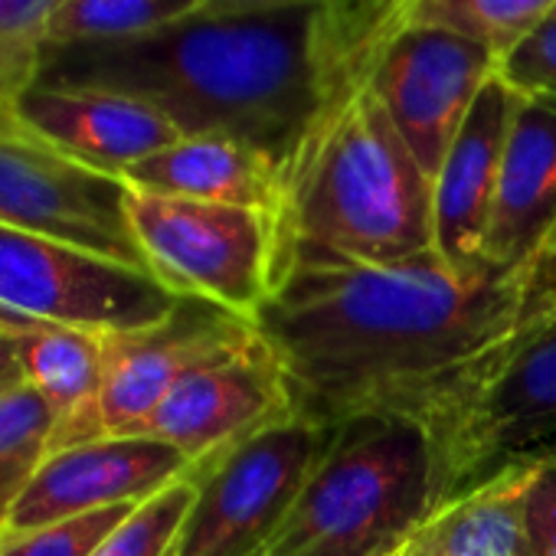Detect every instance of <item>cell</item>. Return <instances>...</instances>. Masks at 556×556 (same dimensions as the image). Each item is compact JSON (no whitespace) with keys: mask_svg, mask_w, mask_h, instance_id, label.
Listing matches in <instances>:
<instances>
[{"mask_svg":"<svg viewBox=\"0 0 556 556\" xmlns=\"http://www.w3.org/2000/svg\"><path fill=\"white\" fill-rule=\"evenodd\" d=\"M527 282L439 255L400 265H299L271 286L255 334L295 419L341 429L400 416L426 429L520 341Z\"/></svg>","mask_w":556,"mask_h":556,"instance_id":"cell-1","label":"cell"},{"mask_svg":"<svg viewBox=\"0 0 556 556\" xmlns=\"http://www.w3.org/2000/svg\"><path fill=\"white\" fill-rule=\"evenodd\" d=\"M403 0H302L200 11L144 37L47 47L37 86L148 102L180 135L258 151L282 187L318 128L367 86Z\"/></svg>","mask_w":556,"mask_h":556,"instance_id":"cell-2","label":"cell"},{"mask_svg":"<svg viewBox=\"0 0 556 556\" xmlns=\"http://www.w3.org/2000/svg\"><path fill=\"white\" fill-rule=\"evenodd\" d=\"M435 255V184L370 86L308 141L275 213L271 286L299 265H400Z\"/></svg>","mask_w":556,"mask_h":556,"instance_id":"cell-3","label":"cell"},{"mask_svg":"<svg viewBox=\"0 0 556 556\" xmlns=\"http://www.w3.org/2000/svg\"><path fill=\"white\" fill-rule=\"evenodd\" d=\"M429 475L413 419H354L334 429L262 556H380L426 517Z\"/></svg>","mask_w":556,"mask_h":556,"instance_id":"cell-4","label":"cell"},{"mask_svg":"<svg viewBox=\"0 0 556 556\" xmlns=\"http://www.w3.org/2000/svg\"><path fill=\"white\" fill-rule=\"evenodd\" d=\"M422 432L432 455L426 517L510 465L556 458V318L527 325L504 361Z\"/></svg>","mask_w":556,"mask_h":556,"instance_id":"cell-5","label":"cell"},{"mask_svg":"<svg viewBox=\"0 0 556 556\" xmlns=\"http://www.w3.org/2000/svg\"><path fill=\"white\" fill-rule=\"evenodd\" d=\"M128 219L148 271L167 292L216 305L252 325L271 292V213L128 187Z\"/></svg>","mask_w":556,"mask_h":556,"instance_id":"cell-6","label":"cell"},{"mask_svg":"<svg viewBox=\"0 0 556 556\" xmlns=\"http://www.w3.org/2000/svg\"><path fill=\"white\" fill-rule=\"evenodd\" d=\"M331 435L292 416L200 458L197 497L164 556H262Z\"/></svg>","mask_w":556,"mask_h":556,"instance_id":"cell-7","label":"cell"},{"mask_svg":"<svg viewBox=\"0 0 556 556\" xmlns=\"http://www.w3.org/2000/svg\"><path fill=\"white\" fill-rule=\"evenodd\" d=\"M0 305L92 334H131L161 325L180 299L151 271L0 226Z\"/></svg>","mask_w":556,"mask_h":556,"instance_id":"cell-8","label":"cell"},{"mask_svg":"<svg viewBox=\"0 0 556 556\" xmlns=\"http://www.w3.org/2000/svg\"><path fill=\"white\" fill-rule=\"evenodd\" d=\"M0 226L148 271L128 219V184L92 170L0 109Z\"/></svg>","mask_w":556,"mask_h":556,"instance_id":"cell-9","label":"cell"},{"mask_svg":"<svg viewBox=\"0 0 556 556\" xmlns=\"http://www.w3.org/2000/svg\"><path fill=\"white\" fill-rule=\"evenodd\" d=\"M255 328L216 305L180 299V305L154 328L109 334L105 380L89 416L60 435L50 452L96 439L138 435L164 396L200 364L245 344Z\"/></svg>","mask_w":556,"mask_h":556,"instance_id":"cell-10","label":"cell"},{"mask_svg":"<svg viewBox=\"0 0 556 556\" xmlns=\"http://www.w3.org/2000/svg\"><path fill=\"white\" fill-rule=\"evenodd\" d=\"M497 63L488 47L442 27H400L380 50L367 86L432 184Z\"/></svg>","mask_w":556,"mask_h":556,"instance_id":"cell-11","label":"cell"},{"mask_svg":"<svg viewBox=\"0 0 556 556\" xmlns=\"http://www.w3.org/2000/svg\"><path fill=\"white\" fill-rule=\"evenodd\" d=\"M193 465L197 462L180 448L148 435L96 439L50 452L8 507L0 536L40 530L118 504H144Z\"/></svg>","mask_w":556,"mask_h":556,"instance_id":"cell-12","label":"cell"},{"mask_svg":"<svg viewBox=\"0 0 556 556\" xmlns=\"http://www.w3.org/2000/svg\"><path fill=\"white\" fill-rule=\"evenodd\" d=\"M282 419H292L282 370L262 338L252 334L245 344L190 370L138 435L161 439L200 462Z\"/></svg>","mask_w":556,"mask_h":556,"instance_id":"cell-13","label":"cell"},{"mask_svg":"<svg viewBox=\"0 0 556 556\" xmlns=\"http://www.w3.org/2000/svg\"><path fill=\"white\" fill-rule=\"evenodd\" d=\"M556 236V99L520 96L491 219L481 242V265L527 282L530 268Z\"/></svg>","mask_w":556,"mask_h":556,"instance_id":"cell-14","label":"cell"},{"mask_svg":"<svg viewBox=\"0 0 556 556\" xmlns=\"http://www.w3.org/2000/svg\"><path fill=\"white\" fill-rule=\"evenodd\" d=\"M517 105L520 92L494 73L435 174V255L455 268L481 265V242Z\"/></svg>","mask_w":556,"mask_h":556,"instance_id":"cell-15","label":"cell"},{"mask_svg":"<svg viewBox=\"0 0 556 556\" xmlns=\"http://www.w3.org/2000/svg\"><path fill=\"white\" fill-rule=\"evenodd\" d=\"M11 112L73 161L112 177L184 138L148 102L105 89L34 86Z\"/></svg>","mask_w":556,"mask_h":556,"instance_id":"cell-16","label":"cell"},{"mask_svg":"<svg viewBox=\"0 0 556 556\" xmlns=\"http://www.w3.org/2000/svg\"><path fill=\"white\" fill-rule=\"evenodd\" d=\"M122 180L131 190L249 206L262 213H278L282 206V177L249 144L226 135H184L157 154L131 164Z\"/></svg>","mask_w":556,"mask_h":556,"instance_id":"cell-17","label":"cell"},{"mask_svg":"<svg viewBox=\"0 0 556 556\" xmlns=\"http://www.w3.org/2000/svg\"><path fill=\"white\" fill-rule=\"evenodd\" d=\"M540 462L510 465L409 530L416 556H530L527 494Z\"/></svg>","mask_w":556,"mask_h":556,"instance_id":"cell-18","label":"cell"},{"mask_svg":"<svg viewBox=\"0 0 556 556\" xmlns=\"http://www.w3.org/2000/svg\"><path fill=\"white\" fill-rule=\"evenodd\" d=\"M105 341L109 334L63 325H37L34 331L14 338L24 383L43 396L56 416L53 442L89 416L105 380Z\"/></svg>","mask_w":556,"mask_h":556,"instance_id":"cell-19","label":"cell"},{"mask_svg":"<svg viewBox=\"0 0 556 556\" xmlns=\"http://www.w3.org/2000/svg\"><path fill=\"white\" fill-rule=\"evenodd\" d=\"M553 8L556 0H403L400 27H442L504 60Z\"/></svg>","mask_w":556,"mask_h":556,"instance_id":"cell-20","label":"cell"},{"mask_svg":"<svg viewBox=\"0 0 556 556\" xmlns=\"http://www.w3.org/2000/svg\"><path fill=\"white\" fill-rule=\"evenodd\" d=\"M203 8L206 0H60L50 21V47L144 37Z\"/></svg>","mask_w":556,"mask_h":556,"instance_id":"cell-21","label":"cell"},{"mask_svg":"<svg viewBox=\"0 0 556 556\" xmlns=\"http://www.w3.org/2000/svg\"><path fill=\"white\" fill-rule=\"evenodd\" d=\"M56 416L27 383L0 393V520L50 455Z\"/></svg>","mask_w":556,"mask_h":556,"instance_id":"cell-22","label":"cell"},{"mask_svg":"<svg viewBox=\"0 0 556 556\" xmlns=\"http://www.w3.org/2000/svg\"><path fill=\"white\" fill-rule=\"evenodd\" d=\"M60 0H0V109H14L40 79Z\"/></svg>","mask_w":556,"mask_h":556,"instance_id":"cell-23","label":"cell"},{"mask_svg":"<svg viewBox=\"0 0 556 556\" xmlns=\"http://www.w3.org/2000/svg\"><path fill=\"white\" fill-rule=\"evenodd\" d=\"M197 488H200V462L184 478H177L174 484L138 504L102 540V546L92 556H164L197 497Z\"/></svg>","mask_w":556,"mask_h":556,"instance_id":"cell-24","label":"cell"},{"mask_svg":"<svg viewBox=\"0 0 556 556\" xmlns=\"http://www.w3.org/2000/svg\"><path fill=\"white\" fill-rule=\"evenodd\" d=\"M138 504H118L105 510H92L83 517H70L40 530L0 536V556H92L102 540L135 510Z\"/></svg>","mask_w":556,"mask_h":556,"instance_id":"cell-25","label":"cell"},{"mask_svg":"<svg viewBox=\"0 0 556 556\" xmlns=\"http://www.w3.org/2000/svg\"><path fill=\"white\" fill-rule=\"evenodd\" d=\"M497 73L520 96L556 99V21L546 17L536 30H530L497 63Z\"/></svg>","mask_w":556,"mask_h":556,"instance_id":"cell-26","label":"cell"},{"mask_svg":"<svg viewBox=\"0 0 556 556\" xmlns=\"http://www.w3.org/2000/svg\"><path fill=\"white\" fill-rule=\"evenodd\" d=\"M527 549L530 556H556V458L536 465L527 494Z\"/></svg>","mask_w":556,"mask_h":556,"instance_id":"cell-27","label":"cell"},{"mask_svg":"<svg viewBox=\"0 0 556 556\" xmlns=\"http://www.w3.org/2000/svg\"><path fill=\"white\" fill-rule=\"evenodd\" d=\"M527 325L553 321L556 318V249L546 252L527 275Z\"/></svg>","mask_w":556,"mask_h":556,"instance_id":"cell-28","label":"cell"},{"mask_svg":"<svg viewBox=\"0 0 556 556\" xmlns=\"http://www.w3.org/2000/svg\"><path fill=\"white\" fill-rule=\"evenodd\" d=\"M17 380H24V374H21V364H17L14 338L0 334V383H17Z\"/></svg>","mask_w":556,"mask_h":556,"instance_id":"cell-29","label":"cell"},{"mask_svg":"<svg viewBox=\"0 0 556 556\" xmlns=\"http://www.w3.org/2000/svg\"><path fill=\"white\" fill-rule=\"evenodd\" d=\"M278 4H302V0H206L203 11H252V8H278Z\"/></svg>","mask_w":556,"mask_h":556,"instance_id":"cell-30","label":"cell"},{"mask_svg":"<svg viewBox=\"0 0 556 556\" xmlns=\"http://www.w3.org/2000/svg\"><path fill=\"white\" fill-rule=\"evenodd\" d=\"M37 325H40V321H30V318H24V315H17V312H11V308L0 305V334H8V338H21V334L34 331Z\"/></svg>","mask_w":556,"mask_h":556,"instance_id":"cell-31","label":"cell"},{"mask_svg":"<svg viewBox=\"0 0 556 556\" xmlns=\"http://www.w3.org/2000/svg\"><path fill=\"white\" fill-rule=\"evenodd\" d=\"M383 556H416V553H413V543H409V533H403Z\"/></svg>","mask_w":556,"mask_h":556,"instance_id":"cell-32","label":"cell"},{"mask_svg":"<svg viewBox=\"0 0 556 556\" xmlns=\"http://www.w3.org/2000/svg\"><path fill=\"white\" fill-rule=\"evenodd\" d=\"M553 249H556V236H553V242L546 245V252H553ZM546 252H543V255H546ZM543 255H540V258H543ZM540 258H536V262H540Z\"/></svg>","mask_w":556,"mask_h":556,"instance_id":"cell-33","label":"cell"},{"mask_svg":"<svg viewBox=\"0 0 556 556\" xmlns=\"http://www.w3.org/2000/svg\"><path fill=\"white\" fill-rule=\"evenodd\" d=\"M17 383H24V380H17ZM17 383H0V393H4L8 387H17Z\"/></svg>","mask_w":556,"mask_h":556,"instance_id":"cell-34","label":"cell"},{"mask_svg":"<svg viewBox=\"0 0 556 556\" xmlns=\"http://www.w3.org/2000/svg\"><path fill=\"white\" fill-rule=\"evenodd\" d=\"M549 17H553V21H556V8H553V14H549Z\"/></svg>","mask_w":556,"mask_h":556,"instance_id":"cell-35","label":"cell"},{"mask_svg":"<svg viewBox=\"0 0 556 556\" xmlns=\"http://www.w3.org/2000/svg\"><path fill=\"white\" fill-rule=\"evenodd\" d=\"M383 553H387V549H383ZM383 553H380V556H383Z\"/></svg>","mask_w":556,"mask_h":556,"instance_id":"cell-36","label":"cell"}]
</instances>
